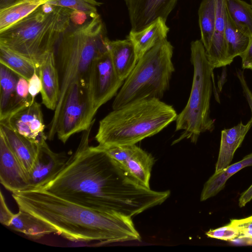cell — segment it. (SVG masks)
<instances>
[{"instance_id":"6da1fadb","label":"cell","mask_w":252,"mask_h":252,"mask_svg":"<svg viewBox=\"0 0 252 252\" xmlns=\"http://www.w3.org/2000/svg\"><path fill=\"white\" fill-rule=\"evenodd\" d=\"M94 122L83 131L75 152L62 170L39 189L96 211L131 218L164 202L169 190L143 186L103 149L89 145Z\"/></svg>"},{"instance_id":"7a4b0ae2","label":"cell","mask_w":252,"mask_h":252,"mask_svg":"<svg viewBox=\"0 0 252 252\" xmlns=\"http://www.w3.org/2000/svg\"><path fill=\"white\" fill-rule=\"evenodd\" d=\"M12 196L19 209L70 241L105 244L141 240L131 217L126 215L96 211L40 189L14 192Z\"/></svg>"},{"instance_id":"3957f363","label":"cell","mask_w":252,"mask_h":252,"mask_svg":"<svg viewBox=\"0 0 252 252\" xmlns=\"http://www.w3.org/2000/svg\"><path fill=\"white\" fill-rule=\"evenodd\" d=\"M106 32L98 14L81 24L71 23L59 39L54 53L60 78V94L49 126L47 136L49 139H53L56 134L58 116L68 87L75 82L88 84L93 61L108 51L109 39Z\"/></svg>"},{"instance_id":"277c9868","label":"cell","mask_w":252,"mask_h":252,"mask_svg":"<svg viewBox=\"0 0 252 252\" xmlns=\"http://www.w3.org/2000/svg\"><path fill=\"white\" fill-rule=\"evenodd\" d=\"M177 113L160 99L147 98L113 110L99 123L95 138L99 147L136 144L175 121Z\"/></svg>"},{"instance_id":"5b68a950","label":"cell","mask_w":252,"mask_h":252,"mask_svg":"<svg viewBox=\"0 0 252 252\" xmlns=\"http://www.w3.org/2000/svg\"><path fill=\"white\" fill-rule=\"evenodd\" d=\"M72 10L55 6L50 12L42 5L0 32V45L40 64L54 52L62 34L71 23Z\"/></svg>"},{"instance_id":"8992f818","label":"cell","mask_w":252,"mask_h":252,"mask_svg":"<svg viewBox=\"0 0 252 252\" xmlns=\"http://www.w3.org/2000/svg\"><path fill=\"white\" fill-rule=\"evenodd\" d=\"M173 47L167 38L158 43L137 62L112 103L116 109L136 100L160 99L169 87L175 68Z\"/></svg>"},{"instance_id":"52a82bcc","label":"cell","mask_w":252,"mask_h":252,"mask_svg":"<svg viewBox=\"0 0 252 252\" xmlns=\"http://www.w3.org/2000/svg\"><path fill=\"white\" fill-rule=\"evenodd\" d=\"M190 62L193 67L192 86L187 104L175 121L176 131H183L175 143L184 139L195 143L201 133L215 128V120L210 117L214 68L201 40L190 43Z\"/></svg>"},{"instance_id":"ba28073f","label":"cell","mask_w":252,"mask_h":252,"mask_svg":"<svg viewBox=\"0 0 252 252\" xmlns=\"http://www.w3.org/2000/svg\"><path fill=\"white\" fill-rule=\"evenodd\" d=\"M88 84L75 82L68 88L60 109L56 132L65 144L73 134L87 129L95 121Z\"/></svg>"},{"instance_id":"9c48e42d","label":"cell","mask_w":252,"mask_h":252,"mask_svg":"<svg viewBox=\"0 0 252 252\" xmlns=\"http://www.w3.org/2000/svg\"><path fill=\"white\" fill-rule=\"evenodd\" d=\"M124 81L118 76L109 51L93 61L89 71L88 91L94 113L114 96Z\"/></svg>"},{"instance_id":"30bf717a","label":"cell","mask_w":252,"mask_h":252,"mask_svg":"<svg viewBox=\"0 0 252 252\" xmlns=\"http://www.w3.org/2000/svg\"><path fill=\"white\" fill-rule=\"evenodd\" d=\"M98 147L103 149L135 180L150 188V179L155 163L154 158L150 154L136 144Z\"/></svg>"},{"instance_id":"8fae6325","label":"cell","mask_w":252,"mask_h":252,"mask_svg":"<svg viewBox=\"0 0 252 252\" xmlns=\"http://www.w3.org/2000/svg\"><path fill=\"white\" fill-rule=\"evenodd\" d=\"M128 13L131 31H140L161 18L165 21L177 0H124Z\"/></svg>"},{"instance_id":"7c38bea8","label":"cell","mask_w":252,"mask_h":252,"mask_svg":"<svg viewBox=\"0 0 252 252\" xmlns=\"http://www.w3.org/2000/svg\"><path fill=\"white\" fill-rule=\"evenodd\" d=\"M0 121L6 122L14 130L37 145L47 138L41 107L35 100Z\"/></svg>"},{"instance_id":"4fadbf2b","label":"cell","mask_w":252,"mask_h":252,"mask_svg":"<svg viewBox=\"0 0 252 252\" xmlns=\"http://www.w3.org/2000/svg\"><path fill=\"white\" fill-rule=\"evenodd\" d=\"M68 158L64 153L52 151L46 140L38 145V153L29 173L30 189L41 188L54 178L63 169Z\"/></svg>"},{"instance_id":"5bb4252c","label":"cell","mask_w":252,"mask_h":252,"mask_svg":"<svg viewBox=\"0 0 252 252\" xmlns=\"http://www.w3.org/2000/svg\"><path fill=\"white\" fill-rule=\"evenodd\" d=\"M0 181L12 192L30 189L29 175L0 131Z\"/></svg>"},{"instance_id":"9a60e30c","label":"cell","mask_w":252,"mask_h":252,"mask_svg":"<svg viewBox=\"0 0 252 252\" xmlns=\"http://www.w3.org/2000/svg\"><path fill=\"white\" fill-rule=\"evenodd\" d=\"M226 9L225 0H216V19L210 47L205 51L208 61L214 68L225 66L232 62L227 56L225 39Z\"/></svg>"},{"instance_id":"2e32d148","label":"cell","mask_w":252,"mask_h":252,"mask_svg":"<svg viewBox=\"0 0 252 252\" xmlns=\"http://www.w3.org/2000/svg\"><path fill=\"white\" fill-rule=\"evenodd\" d=\"M37 73L42 83V103L54 111L59 99L60 82L54 51L49 53L40 64Z\"/></svg>"},{"instance_id":"e0dca14e","label":"cell","mask_w":252,"mask_h":252,"mask_svg":"<svg viewBox=\"0 0 252 252\" xmlns=\"http://www.w3.org/2000/svg\"><path fill=\"white\" fill-rule=\"evenodd\" d=\"M252 126V117L247 124L242 122L236 126L221 131V138L215 173L219 172L229 165L236 150L240 147L244 138Z\"/></svg>"},{"instance_id":"ac0fdd59","label":"cell","mask_w":252,"mask_h":252,"mask_svg":"<svg viewBox=\"0 0 252 252\" xmlns=\"http://www.w3.org/2000/svg\"><path fill=\"white\" fill-rule=\"evenodd\" d=\"M0 131L29 175L37 155L38 145L19 134L4 121H0Z\"/></svg>"},{"instance_id":"d6986e66","label":"cell","mask_w":252,"mask_h":252,"mask_svg":"<svg viewBox=\"0 0 252 252\" xmlns=\"http://www.w3.org/2000/svg\"><path fill=\"white\" fill-rule=\"evenodd\" d=\"M168 32L166 21L161 18L140 31H130L127 38L133 45L138 61L158 43L167 38Z\"/></svg>"},{"instance_id":"ffe728a7","label":"cell","mask_w":252,"mask_h":252,"mask_svg":"<svg viewBox=\"0 0 252 252\" xmlns=\"http://www.w3.org/2000/svg\"><path fill=\"white\" fill-rule=\"evenodd\" d=\"M111 61L119 78L125 81L138 61L132 42L127 38L108 41Z\"/></svg>"},{"instance_id":"44dd1931","label":"cell","mask_w":252,"mask_h":252,"mask_svg":"<svg viewBox=\"0 0 252 252\" xmlns=\"http://www.w3.org/2000/svg\"><path fill=\"white\" fill-rule=\"evenodd\" d=\"M9 227L34 239L51 233L57 234L56 230L50 225L21 209L15 214Z\"/></svg>"},{"instance_id":"7402d4cb","label":"cell","mask_w":252,"mask_h":252,"mask_svg":"<svg viewBox=\"0 0 252 252\" xmlns=\"http://www.w3.org/2000/svg\"><path fill=\"white\" fill-rule=\"evenodd\" d=\"M250 166H252V153L223 170L215 172L204 184L200 200L203 201L217 195L224 188L227 180L230 177L243 168Z\"/></svg>"},{"instance_id":"603a6c76","label":"cell","mask_w":252,"mask_h":252,"mask_svg":"<svg viewBox=\"0 0 252 252\" xmlns=\"http://www.w3.org/2000/svg\"><path fill=\"white\" fill-rule=\"evenodd\" d=\"M19 76L9 68L0 63V120L7 117L11 111Z\"/></svg>"},{"instance_id":"cb8c5ba5","label":"cell","mask_w":252,"mask_h":252,"mask_svg":"<svg viewBox=\"0 0 252 252\" xmlns=\"http://www.w3.org/2000/svg\"><path fill=\"white\" fill-rule=\"evenodd\" d=\"M45 2L44 0H21L0 9V32L21 20Z\"/></svg>"},{"instance_id":"d4e9b609","label":"cell","mask_w":252,"mask_h":252,"mask_svg":"<svg viewBox=\"0 0 252 252\" xmlns=\"http://www.w3.org/2000/svg\"><path fill=\"white\" fill-rule=\"evenodd\" d=\"M227 13L236 29L252 36V4L243 0H225Z\"/></svg>"},{"instance_id":"484cf974","label":"cell","mask_w":252,"mask_h":252,"mask_svg":"<svg viewBox=\"0 0 252 252\" xmlns=\"http://www.w3.org/2000/svg\"><path fill=\"white\" fill-rule=\"evenodd\" d=\"M0 63L27 80H29L35 72L37 73L39 67V66L32 61L1 45Z\"/></svg>"},{"instance_id":"4316f807","label":"cell","mask_w":252,"mask_h":252,"mask_svg":"<svg viewBox=\"0 0 252 252\" xmlns=\"http://www.w3.org/2000/svg\"><path fill=\"white\" fill-rule=\"evenodd\" d=\"M201 41L205 51L211 45L216 19V0H203L198 9Z\"/></svg>"},{"instance_id":"83f0119b","label":"cell","mask_w":252,"mask_h":252,"mask_svg":"<svg viewBox=\"0 0 252 252\" xmlns=\"http://www.w3.org/2000/svg\"><path fill=\"white\" fill-rule=\"evenodd\" d=\"M250 38L236 29L226 12L225 39L230 61L232 62L235 57L244 53L249 45Z\"/></svg>"},{"instance_id":"f1b7e54d","label":"cell","mask_w":252,"mask_h":252,"mask_svg":"<svg viewBox=\"0 0 252 252\" xmlns=\"http://www.w3.org/2000/svg\"><path fill=\"white\" fill-rule=\"evenodd\" d=\"M48 4L84 13L93 18L98 14L97 7L102 3L96 0H44Z\"/></svg>"},{"instance_id":"f546056e","label":"cell","mask_w":252,"mask_h":252,"mask_svg":"<svg viewBox=\"0 0 252 252\" xmlns=\"http://www.w3.org/2000/svg\"><path fill=\"white\" fill-rule=\"evenodd\" d=\"M34 101L29 91L28 80L19 76L16 86V95L10 114L22 108L31 105Z\"/></svg>"},{"instance_id":"4dcf8cb0","label":"cell","mask_w":252,"mask_h":252,"mask_svg":"<svg viewBox=\"0 0 252 252\" xmlns=\"http://www.w3.org/2000/svg\"><path fill=\"white\" fill-rule=\"evenodd\" d=\"M207 237L224 241H231L239 236L237 228L230 223L215 229H211L206 232Z\"/></svg>"},{"instance_id":"1f68e13d","label":"cell","mask_w":252,"mask_h":252,"mask_svg":"<svg viewBox=\"0 0 252 252\" xmlns=\"http://www.w3.org/2000/svg\"><path fill=\"white\" fill-rule=\"evenodd\" d=\"M230 223L238 229L239 238L252 239V216L242 219L231 220Z\"/></svg>"},{"instance_id":"d6a6232c","label":"cell","mask_w":252,"mask_h":252,"mask_svg":"<svg viewBox=\"0 0 252 252\" xmlns=\"http://www.w3.org/2000/svg\"><path fill=\"white\" fill-rule=\"evenodd\" d=\"M15 215L8 208L2 194L0 191V222L6 226L9 227Z\"/></svg>"},{"instance_id":"836d02e7","label":"cell","mask_w":252,"mask_h":252,"mask_svg":"<svg viewBox=\"0 0 252 252\" xmlns=\"http://www.w3.org/2000/svg\"><path fill=\"white\" fill-rule=\"evenodd\" d=\"M236 75L243 90V93L250 107L252 117V92L246 82L243 71L237 69Z\"/></svg>"},{"instance_id":"e575fe53","label":"cell","mask_w":252,"mask_h":252,"mask_svg":"<svg viewBox=\"0 0 252 252\" xmlns=\"http://www.w3.org/2000/svg\"><path fill=\"white\" fill-rule=\"evenodd\" d=\"M29 91L32 99L35 100V96L40 93L42 89L41 79L36 72H35L28 80Z\"/></svg>"},{"instance_id":"d590c367","label":"cell","mask_w":252,"mask_h":252,"mask_svg":"<svg viewBox=\"0 0 252 252\" xmlns=\"http://www.w3.org/2000/svg\"><path fill=\"white\" fill-rule=\"evenodd\" d=\"M240 57L242 59V68L252 70V36L250 38L247 49Z\"/></svg>"},{"instance_id":"8d00e7d4","label":"cell","mask_w":252,"mask_h":252,"mask_svg":"<svg viewBox=\"0 0 252 252\" xmlns=\"http://www.w3.org/2000/svg\"><path fill=\"white\" fill-rule=\"evenodd\" d=\"M252 199V184L250 187L243 192L239 199V206L240 207H244L247 203Z\"/></svg>"},{"instance_id":"74e56055","label":"cell","mask_w":252,"mask_h":252,"mask_svg":"<svg viewBox=\"0 0 252 252\" xmlns=\"http://www.w3.org/2000/svg\"><path fill=\"white\" fill-rule=\"evenodd\" d=\"M21 0H0V9L4 8Z\"/></svg>"},{"instance_id":"f35d334b","label":"cell","mask_w":252,"mask_h":252,"mask_svg":"<svg viewBox=\"0 0 252 252\" xmlns=\"http://www.w3.org/2000/svg\"><path fill=\"white\" fill-rule=\"evenodd\" d=\"M225 75H226L225 71H224V72H222V75H221V76L220 77V79L221 80H220L219 82H218V86H219V88L220 91H221V88H222V86H223V84L224 83V79L225 78V76H226Z\"/></svg>"},{"instance_id":"ab89813d","label":"cell","mask_w":252,"mask_h":252,"mask_svg":"<svg viewBox=\"0 0 252 252\" xmlns=\"http://www.w3.org/2000/svg\"><path fill=\"white\" fill-rule=\"evenodd\" d=\"M251 0V2H252V0Z\"/></svg>"},{"instance_id":"60d3db41","label":"cell","mask_w":252,"mask_h":252,"mask_svg":"<svg viewBox=\"0 0 252 252\" xmlns=\"http://www.w3.org/2000/svg\"></svg>"}]
</instances>
